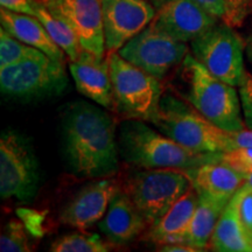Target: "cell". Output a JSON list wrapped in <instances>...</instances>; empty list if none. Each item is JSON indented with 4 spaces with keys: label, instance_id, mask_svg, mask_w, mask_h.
I'll use <instances>...</instances> for the list:
<instances>
[{
    "label": "cell",
    "instance_id": "34",
    "mask_svg": "<svg viewBox=\"0 0 252 252\" xmlns=\"http://www.w3.org/2000/svg\"><path fill=\"white\" fill-rule=\"evenodd\" d=\"M249 193H252V175L250 176V178H248L243 184V186H242V187L239 188L237 191H236L234 197L237 201H241L242 198H243L245 195H248Z\"/></svg>",
    "mask_w": 252,
    "mask_h": 252
},
{
    "label": "cell",
    "instance_id": "5",
    "mask_svg": "<svg viewBox=\"0 0 252 252\" xmlns=\"http://www.w3.org/2000/svg\"><path fill=\"white\" fill-rule=\"evenodd\" d=\"M115 108L126 119L156 121L163 88L159 78L123 59L118 52L108 53Z\"/></svg>",
    "mask_w": 252,
    "mask_h": 252
},
{
    "label": "cell",
    "instance_id": "8",
    "mask_svg": "<svg viewBox=\"0 0 252 252\" xmlns=\"http://www.w3.org/2000/svg\"><path fill=\"white\" fill-rule=\"evenodd\" d=\"M39 186V162L30 139L15 130H5L0 137V196L30 202Z\"/></svg>",
    "mask_w": 252,
    "mask_h": 252
},
{
    "label": "cell",
    "instance_id": "19",
    "mask_svg": "<svg viewBox=\"0 0 252 252\" xmlns=\"http://www.w3.org/2000/svg\"><path fill=\"white\" fill-rule=\"evenodd\" d=\"M197 194L232 198L247 179L222 161H214L184 169Z\"/></svg>",
    "mask_w": 252,
    "mask_h": 252
},
{
    "label": "cell",
    "instance_id": "4",
    "mask_svg": "<svg viewBox=\"0 0 252 252\" xmlns=\"http://www.w3.org/2000/svg\"><path fill=\"white\" fill-rule=\"evenodd\" d=\"M153 125L161 133L195 152L220 154L235 149L231 132L214 125L191 104L172 94H162Z\"/></svg>",
    "mask_w": 252,
    "mask_h": 252
},
{
    "label": "cell",
    "instance_id": "10",
    "mask_svg": "<svg viewBox=\"0 0 252 252\" xmlns=\"http://www.w3.org/2000/svg\"><path fill=\"white\" fill-rule=\"evenodd\" d=\"M118 54L135 67L163 80L173 68L181 64L188 54V46L150 24L127 41Z\"/></svg>",
    "mask_w": 252,
    "mask_h": 252
},
{
    "label": "cell",
    "instance_id": "13",
    "mask_svg": "<svg viewBox=\"0 0 252 252\" xmlns=\"http://www.w3.org/2000/svg\"><path fill=\"white\" fill-rule=\"evenodd\" d=\"M219 20L194 0H165L151 24L173 39L187 43L206 33Z\"/></svg>",
    "mask_w": 252,
    "mask_h": 252
},
{
    "label": "cell",
    "instance_id": "15",
    "mask_svg": "<svg viewBox=\"0 0 252 252\" xmlns=\"http://www.w3.org/2000/svg\"><path fill=\"white\" fill-rule=\"evenodd\" d=\"M69 68L78 93L104 109H116L108 56L99 59L83 49Z\"/></svg>",
    "mask_w": 252,
    "mask_h": 252
},
{
    "label": "cell",
    "instance_id": "31",
    "mask_svg": "<svg viewBox=\"0 0 252 252\" xmlns=\"http://www.w3.org/2000/svg\"><path fill=\"white\" fill-rule=\"evenodd\" d=\"M239 215H241L244 225L252 235V193L245 195L239 201Z\"/></svg>",
    "mask_w": 252,
    "mask_h": 252
},
{
    "label": "cell",
    "instance_id": "7",
    "mask_svg": "<svg viewBox=\"0 0 252 252\" xmlns=\"http://www.w3.org/2000/svg\"><path fill=\"white\" fill-rule=\"evenodd\" d=\"M68 87L64 63L46 54L0 69V90L6 98L19 102L60 96Z\"/></svg>",
    "mask_w": 252,
    "mask_h": 252
},
{
    "label": "cell",
    "instance_id": "25",
    "mask_svg": "<svg viewBox=\"0 0 252 252\" xmlns=\"http://www.w3.org/2000/svg\"><path fill=\"white\" fill-rule=\"evenodd\" d=\"M1 252H27L32 251L24 225L18 220H12L6 223L0 237Z\"/></svg>",
    "mask_w": 252,
    "mask_h": 252
},
{
    "label": "cell",
    "instance_id": "11",
    "mask_svg": "<svg viewBox=\"0 0 252 252\" xmlns=\"http://www.w3.org/2000/svg\"><path fill=\"white\" fill-rule=\"evenodd\" d=\"M53 15L75 32L82 48L99 59L105 58L100 0H37Z\"/></svg>",
    "mask_w": 252,
    "mask_h": 252
},
{
    "label": "cell",
    "instance_id": "23",
    "mask_svg": "<svg viewBox=\"0 0 252 252\" xmlns=\"http://www.w3.org/2000/svg\"><path fill=\"white\" fill-rule=\"evenodd\" d=\"M113 245L104 242L98 234L71 232L55 239L50 245L53 252H108Z\"/></svg>",
    "mask_w": 252,
    "mask_h": 252
},
{
    "label": "cell",
    "instance_id": "33",
    "mask_svg": "<svg viewBox=\"0 0 252 252\" xmlns=\"http://www.w3.org/2000/svg\"><path fill=\"white\" fill-rule=\"evenodd\" d=\"M157 251L161 252H197L200 251L197 248L185 243H169L158 245Z\"/></svg>",
    "mask_w": 252,
    "mask_h": 252
},
{
    "label": "cell",
    "instance_id": "24",
    "mask_svg": "<svg viewBox=\"0 0 252 252\" xmlns=\"http://www.w3.org/2000/svg\"><path fill=\"white\" fill-rule=\"evenodd\" d=\"M41 54L45 53L21 42L4 28H0V69Z\"/></svg>",
    "mask_w": 252,
    "mask_h": 252
},
{
    "label": "cell",
    "instance_id": "1",
    "mask_svg": "<svg viewBox=\"0 0 252 252\" xmlns=\"http://www.w3.org/2000/svg\"><path fill=\"white\" fill-rule=\"evenodd\" d=\"M98 106L76 100L65 104L60 116L63 159L78 179L110 178L119 171L117 124Z\"/></svg>",
    "mask_w": 252,
    "mask_h": 252
},
{
    "label": "cell",
    "instance_id": "28",
    "mask_svg": "<svg viewBox=\"0 0 252 252\" xmlns=\"http://www.w3.org/2000/svg\"><path fill=\"white\" fill-rule=\"evenodd\" d=\"M239 98H241L242 111H243L244 124L252 130V74L245 71L241 86L238 87Z\"/></svg>",
    "mask_w": 252,
    "mask_h": 252
},
{
    "label": "cell",
    "instance_id": "18",
    "mask_svg": "<svg viewBox=\"0 0 252 252\" xmlns=\"http://www.w3.org/2000/svg\"><path fill=\"white\" fill-rule=\"evenodd\" d=\"M198 202V194L191 187L173 206L165 215L160 217L154 224L149 226L145 241L157 245L179 243L182 235L187 231L189 223L193 219Z\"/></svg>",
    "mask_w": 252,
    "mask_h": 252
},
{
    "label": "cell",
    "instance_id": "35",
    "mask_svg": "<svg viewBox=\"0 0 252 252\" xmlns=\"http://www.w3.org/2000/svg\"><path fill=\"white\" fill-rule=\"evenodd\" d=\"M245 52H247L248 59L250 60V62L252 63V34L249 36V39L247 41V45H245Z\"/></svg>",
    "mask_w": 252,
    "mask_h": 252
},
{
    "label": "cell",
    "instance_id": "12",
    "mask_svg": "<svg viewBox=\"0 0 252 252\" xmlns=\"http://www.w3.org/2000/svg\"><path fill=\"white\" fill-rule=\"evenodd\" d=\"M106 52H118L152 23L157 8L149 0H100Z\"/></svg>",
    "mask_w": 252,
    "mask_h": 252
},
{
    "label": "cell",
    "instance_id": "32",
    "mask_svg": "<svg viewBox=\"0 0 252 252\" xmlns=\"http://www.w3.org/2000/svg\"><path fill=\"white\" fill-rule=\"evenodd\" d=\"M232 140H234L235 147H252V130H241L237 132H231Z\"/></svg>",
    "mask_w": 252,
    "mask_h": 252
},
{
    "label": "cell",
    "instance_id": "3",
    "mask_svg": "<svg viewBox=\"0 0 252 252\" xmlns=\"http://www.w3.org/2000/svg\"><path fill=\"white\" fill-rule=\"evenodd\" d=\"M187 83L186 100L203 117L228 132L244 130L239 93L236 87L220 80L188 53L181 63Z\"/></svg>",
    "mask_w": 252,
    "mask_h": 252
},
{
    "label": "cell",
    "instance_id": "29",
    "mask_svg": "<svg viewBox=\"0 0 252 252\" xmlns=\"http://www.w3.org/2000/svg\"><path fill=\"white\" fill-rule=\"evenodd\" d=\"M0 5L1 7L17 13L35 15L34 0H0Z\"/></svg>",
    "mask_w": 252,
    "mask_h": 252
},
{
    "label": "cell",
    "instance_id": "26",
    "mask_svg": "<svg viewBox=\"0 0 252 252\" xmlns=\"http://www.w3.org/2000/svg\"><path fill=\"white\" fill-rule=\"evenodd\" d=\"M220 161L231 167L245 179L252 175V147H235L220 154Z\"/></svg>",
    "mask_w": 252,
    "mask_h": 252
},
{
    "label": "cell",
    "instance_id": "9",
    "mask_svg": "<svg viewBox=\"0 0 252 252\" xmlns=\"http://www.w3.org/2000/svg\"><path fill=\"white\" fill-rule=\"evenodd\" d=\"M191 54L214 76L236 88L245 75L244 42L235 28L224 21L217 23L190 42Z\"/></svg>",
    "mask_w": 252,
    "mask_h": 252
},
{
    "label": "cell",
    "instance_id": "30",
    "mask_svg": "<svg viewBox=\"0 0 252 252\" xmlns=\"http://www.w3.org/2000/svg\"><path fill=\"white\" fill-rule=\"evenodd\" d=\"M194 1L206 9L208 13L224 21L226 17V0H194Z\"/></svg>",
    "mask_w": 252,
    "mask_h": 252
},
{
    "label": "cell",
    "instance_id": "14",
    "mask_svg": "<svg viewBox=\"0 0 252 252\" xmlns=\"http://www.w3.org/2000/svg\"><path fill=\"white\" fill-rule=\"evenodd\" d=\"M122 185L110 178L96 179L80 189V191L62 208L60 220L72 228L86 230L98 223L112 197L121 190Z\"/></svg>",
    "mask_w": 252,
    "mask_h": 252
},
{
    "label": "cell",
    "instance_id": "36",
    "mask_svg": "<svg viewBox=\"0 0 252 252\" xmlns=\"http://www.w3.org/2000/svg\"><path fill=\"white\" fill-rule=\"evenodd\" d=\"M149 1L154 6V7L158 9L160 7V6L163 4V2H165V0H149Z\"/></svg>",
    "mask_w": 252,
    "mask_h": 252
},
{
    "label": "cell",
    "instance_id": "20",
    "mask_svg": "<svg viewBox=\"0 0 252 252\" xmlns=\"http://www.w3.org/2000/svg\"><path fill=\"white\" fill-rule=\"evenodd\" d=\"M217 252H252V235L239 215V201L232 197L220 215L209 242Z\"/></svg>",
    "mask_w": 252,
    "mask_h": 252
},
{
    "label": "cell",
    "instance_id": "27",
    "mask_svg": "<svg viewBox=\"0 0 252 252\" xmlns=\"http://www.w3.org/2000/svg\"><path fill=\"white\" fill-rule=\"evenodd\" d=\"M252 12V0H226L224 23L234 28L241 27Z\"/></svg>",
    "mask_w": 252,
    "mask_h": 252
},
{
    "label": "cell",
    "instance_id": "16",
    "mask_svg": "<svg viewBox=\"0 0 252 252\" xmlns=\"http://www.w3.org/2000/svg\"><path fill=\"white\" fill-rule=\"evenodd\" d=\"M149 228L131 197L121 188L109 204L108 212L98 222V229L113 247H124Z\"/></svg>",
    "mask_w": 252,
    "mask_h": 252
},
{
    "label": "cell",
    "instance_id": "22",
    "mask_svg": "<svg viewBox=\"0 0 252 252\" xmlns=\"http://www.w3.org/2000/svg\"><path fill=\"white\" fill-rule=\"evenodd\" d=\"M34 8H35V17L42 23L56 45L62 48L70 61H76L83 48L75 32L67 24L63 23L61 19L50 13L37 0H34Z\"/></svg>",
    "mask_w": 252,
    "mask_h": 252
},
{
    "label": "cell",
    "instance_id": "2",
    "mask_svg": "<svg viewBox=\"0 0 252 252\" xmlns=\"http://www.w3.org/2000/svg\"><path fill=\"white\" fill-rule=\"evenodd\" d=\"M118 147L122 159L137 168H193L220 161L222 154L189 150L139 119H126L119 125Z\"/></svg>",
    "mask_w": 252,
    "mask_h": 252
},
{
    "label": "cell",
    "instance_id": "17",
    "mask_svg": "<svg viewBox=\"0 0 252 252\" xmlns=\"http://www.w3.org/2000/svg\"><path fill=\"white\" fill-rule=\"evenodd\" d=\"M0 24L21 42L41 50L50 59L64 63L65 53L56 45L42 23L35 15L17 13L4 7L0 9Z\"/></svg>",
    "mask_w": 252,
    "mask_h": 252
},
{
    "label": "cell",
    "instance_id": "21",
    "mask_svg": "<svg viewBox=\"0 0 252 252\" xmlns=\"http://www.w3.org/2000/svg\"><path fill=\"white\" fill-rule=\"evenodd\" d=\"M231 198H220L198 194V202L187 231L182 235L179 243H185L204 251L209 248V242L220 215Z\"/></svg>",
    "mask_w": 252,
    "mask_h": 252
},
{
    "label": "cell",
    "instance_id": "6",
    "mask_svg": "<svg viewBox=\"0 0 252 252\" xmlns=\"http://www.w3.org/2000/svg\"><path fill=\"white\" fill-rule=\"evenodd\" d=\"M191 187L187 174L179 168H139L122 185L149 226L165 215Z\"/></svg>",
    "mask_w": 252,
    "mask_h": 252
}]
</instances>
